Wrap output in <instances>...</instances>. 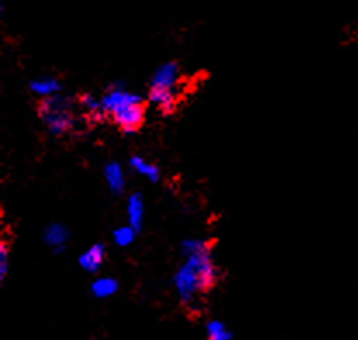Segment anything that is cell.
<instances>
[{
    "label": "cell",
    "mask_w": 358,
    "mask_h": 340,
    "mask_svg": "<svg viewBox=\"0 0 358 340\" xmlns=\"http://www.w3.org/2000/svg\"><path fill=\"white\" fill-rule=\"evenodd\" d=\"M216 282H218V268L211 256V249L187 256L173 276V285L184 304L193 303L197 294L210 290L216 285Z\"/></svg>",
    "instance_id": "1"
},
{
    "label": "cell",
    "mask_w": 358,
    "mask_h": 340,
    "mask_svg": "<svg viewBox=\"0 0 358 340\" xmlns=\"http://www.w3.org/2000/svg\"><path fill=\"white\" fill-rule=\"evenodd\" d=\"M106 116L115 121L122 132L133 133L143 126L145 119V105L140 95L127 92L122 81L109 87V92L101 99Z\"/></svg>",
    "instance_id": "2"
},
{
    "label": "cell",
    "mask_w": 358,
    "mask_h": 340,
    "mask_svg": "<svg viewBox=\"0 0 358 340\" xmlns=\"http://www.w3.org/2000/svg\"><path fill=\"white\" fill-rule=\"evenodd\" d=\"M38 116L49 133L54 137L66 135L74 130L78 123L73 99L65 94H56L52 97L42 99L38 102Z\"/></svg>",
    "instance_id": "3"
},
{
    "label": "cell",
    "mask_w": 358,
    "mask_h": 340,
    "mask_svg": "<svg viewBox=\"0 0 358 340\" xmlns=\"http://www.w3.org/2000/svg\"><path fill=\"white\" fill-rule=\"evenodd\" d=\"M180 80V66L175 61H168L158 66L151 78V88H172L175 90Z\"/></svg>",
    "instance_id": "4"
},
{
    "label": "cell",
    "mask_w": 358,
    "mask_h": 340,
    "mask_svg": "<svg viewBox=\"0 0 358 340\" xmlns=\"http://www.w3.org/2000/svg\"><path fill=\"white\" fill-rule=\"evenodd\" d=\"M42 239H44L45 246L51 247L56 254H59L66 249V244L70 240V230L63 223H51L42 232Z\"/></svg>",
    "instance_id": "5"
},
{
    "label": "cell",
    "mask_w": 358,
    "mask_h": 340,
    "mask_svg": "<svg viewBox=\"0 0 358 340\" xmlns=\"http://www.w3.org/2000/svg\"><path fill=\"white\" fill-rule=\"evenodd\" d=\"M104 260H106V246L104 244L97 242L80 254V257H78V264H80V268L83 271L97 273L99 268L104 264Z\"/></svg>",
    "instance_id": "6"
},
{
    "label": "cell",
    "mask_w": 358,
    "mask_h": 340,
    "mask_svg": "<svg viewBox=\"0 0 358 340\" xmlns=\"http://www.w3.org/2000/svg\"><path fill=\"white\" fill-rule=\"evenodd\" d=\"M149 102L161 114H170L177 108V94L172 88H151L149 90Z\"/></svg>",
    "instance_id": "7"
},
{
    "label": "cell",
    "mask_w": 358,
    "mask_h": 340,
    "mask_svg": "<svg viewBox=\"0 0 358 340\" xmlns=\"http://www.w3.org/2000/svg\"><path fill=\"white\" fill-rule=\"evenodd\" d=\"M104 180L108 189L115 196H122L123 190H125V171H123L120 162L111 161L104 166Z\"/></svg>",
    "instance_id": "8"
},
{
    "label": "cell",
    "mask_w": 358,
    "mask_h": 340,
    "mask_svg": "<svg viewBox=\"0 0 358 340\" xmlns=\"http://www.w3.org/2000/svg\"><path fill=\"white\" fill-rule=\"evenodd\" d=\"M144 199L140 194H132L127 201V219H129V225L136 230L137 233L140 232L144 225Z\"/></svg>",
    "instance_id": "9"
},
{
    "label": "cell",
    "mask_w": 358,
    "mask_h": 340,
    "mask_svg": "<svg viewBox=\"0 0 358 340\" xmlns=\"http://www.w3.org/2000/svg\"><path fill=\"white\" fill-rule=\"evenodd\" d=\"M28 87H30V90L33 92L35 95H38V97H42V99L52 97V95H56V94H61V90H63L61 81L54 76L33 78Z\"/></svg>",
    "instance_id": "10"
},
{
    "label": "cell",
    "mask_w": 358,
    "mask_h": 340,
    "mask_svg": "<svg viewBox=\"0 0 358 340\" xmlns=\"http://www.w3.org/2000/svg\"><path fill=\"white\" fill-rule=\"evenodd\" d=\"M118 289V280L113 278V276H101V278L94 280L90 285L92 296L97 297V299H108V297L115 296Z\"/></svg>",
    "instance_id": "11"
},
{
    "label": "cell",
    "mask_w": 358,
    "mask_h": 340,
    "mask_svg": "<svg viewBox=\"0 0 358 340\" xmlns=\"http://www.w3.org/2000/svg\"><path fill=\"white\" fill-rule=\"evenodd\" d=\"M130 168L136 173H139L140 176H144L145 180H149V182H159V176H161L158 166L145 161L140 155H132V158H130Z\"/></svg>",
    "instance_id": "12"
},
{
    "label": "cell",
    "mask_w": 358,
    "mask_h": 340,
    "mask_svg": "<svg viewBox=\"0 0 358 340\" xmlns=\"http://www.w3.org/2000/svg\"><path fill=\"white\" fill-rule=\"evenodd\" d=\"M78 102H80V105L85 109V112H87L90 118L102 119L106 116L104 109H102L101 99H95L92 94H83Z\"/></svg>",
    "instance_id": "13"
},
{
    "label": "cell",
    "mask_w": 358,
    "mask_h": 340,
    "mask_svg": "<svg viewBox=\"0 0 358 340\" xmlns=\"http://www.w3.org/2000/svg\"><path fill=\"white\" fill-rule=\"evenodd\" d=\"M137 232L130 225L127 226H118V228L113 232V240L118 247H129L132 246L133 240H136Z\"/></svg>",
    "instance_id": "14"
},
{
    "label": "cell",
    "mask_w": 358,
    "mask_h": 340,
    "mask_svg": "<svg viewBox=\"0 0 358 340\" xmlns=\"http://www.w3.org/2000/svg\"><path fill=\"white\" fill-rule=\"evenodd\" d=\"M211 249V244L208 240H201V239H187L180 244V254L184 257L190 256V254L201 253V250Z\"/></svg>",
    "instance_id": "15"
},
{
    "label": "cell",
    "mask_w": 358,
    "mask_h": 340,
    "mask_svg": "<svg viewBox=\"0 0 358 340\" xmlns=\"http://www.w3.org/2000/svg\"><path fill=\"white\" fill-rule=\"evenodd\" d=\"M206 334L208 340H230L232 339V334H230L229 328L218 320H211L210 323L206 325Z\"/></svg>",
    "instance_id": "16"
},
{
    "label": "cell",
    "mask_w": 358,
    "mask_h": 340,
    "mask_svg": "<svg viewBox=\"0 0 358 340\" xmlns=\"http://www.w3.org/2000/svg\"><path fill=\"white\" fill-rule=\"evenodd\" d=\"M7 271H9V242L2 239L0 242V280H6Z\"/></svg>",
    "instance_id": "17"
}]
</instances>
